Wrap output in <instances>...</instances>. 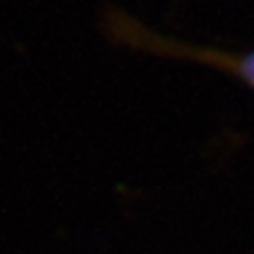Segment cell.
Listing matches in <instances>:
<instances>
[{
	"label": "cell",
	"mask_w": 254,
	"mask_h": 254,
	"mask_svg": "<svg viewBox=\"0 0 254 254\" xmlns=\"http://www.w3.org/2000/svg\"><path fill=\"white\" fill-rule=\"evenodd\" d=\"M100 30L115 47L155 55V58L203 64L208 68L235 76L237 81H242L254 89V49L235 53L227 49H214V47L187 43L174 36H165L161 32L144 26L136 17L127 15L123 9L110 4L102 13Z\"/></svg>",
	"instance_id": "cell-1"
}]
</instances>
